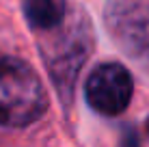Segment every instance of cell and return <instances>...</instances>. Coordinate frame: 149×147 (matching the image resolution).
I'll return each mask as SVG.
<instances>
[{
    "label": "cell",
    "instance_id": "cell-1",
    "mask_svg": "<svg viewBox=\"0 0 149 147\" xmlns=\"http://www.w3.org/2000/svg\"><path fill=\"white\" fill-rule=\"evenodd\" d=\"M39 35V52L63 104L74 98V87L84 61L93 52V26L80 7L67 9L58 26Z\"/></svg>",
    "mask_w": 149,
    "mask_h": 147
},
{
    "label": "cell",
    "instance_id": "cell-2",
    "mask_svg": "<svg viewBox=\"0 0 149 147\" xmlns=\"http://www.w3.org/2000/svg\"><path fill=\"white\" fill-rule=\"evenodd\" d=\"M48 110V93L26 61L0 52V128H26Z\"/></svg>",
    "mask_w": 149,
    "mask_h": 147
},
{
    "label": "cell",
    "instance_id": "cell-3",
    "mask_svg": "<svg viewBox=\"0 0 149 147\" xmlns=\"http://www.w3.org/2000/svg\"><path fill=\"white\" fill-rule=\"evenodd\" d=\"M104 22L117 48L149 74V0H106Z\"/></svg>",
    "mask_w": 149,
    "mask_h": 147
},
{
    "label": "cell",
    "instance_id": "cell-4",
    "mask_svg": "<svg viewBox=\"0 0 149 147\" xmlns=\"http://www.w3.org/2000/svg\"><path fill=\"white\" fill-rule=\"evenodd\" d=\"M134 80L121 63H100L84 82L86 104L102 117H119L132 102Z\"/></svg>",
    "mask_w": 149,
    "mask_h": 147
},
{
    "label": "cell",
    "instance_id": "cell-5",
    "mask_svg": "<svg viewBox=\"0 0 149 147\" xmlns=\"http://www.w3.org/2000/svg\"><path fill=\"white\" fill-rule=\"evenodd\" d=\"M67 0H24V17L35 33L58 26L67 15Z\"/></svg>",
    "mask_w": 149,
    "mask_h": 147
},
{
    "label": "cell",
    "instance_id": "cell-6",
    "mask_svg": "<svg viewBox=\"0 0 149 147\" xmlns=\"http://www.w3.org/2000/svg\"><path fill=\"white\" fill-rule=\"evenodd\" d=\"M147 134H149V119H147Z\"/></svg>",
    "mask_w": 149,
    "mask_h": 147
}]
</instances>
